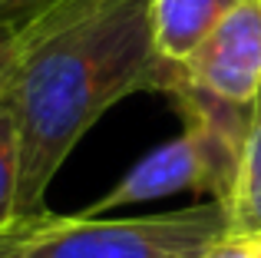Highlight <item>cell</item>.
Wrapping results in <instances>:
<instances>
[{
    "mask_svg": "<svg viewBox=\"0 0 261 258\" xmlns=\"http://www.w3.org/2000/svg\"><path fill=\"white\" fill-rule=\"evenodd\" d=\"M149 0H63L20 33L0 86L20 133L17 222L50 212L46 192L96 119L133 93H159Z\"/></svg>",
    "mask_w": 261,
    "mask_h": 258,
    "instance_id": "1",
    "label": "cell"
},
{
    "mask_svg": "<svg viewBox=\"0 0 261 258\" xmlns=\"http://www.w3.org/2000/svg\"><path fill=\"white\" fill-rule=\"evenodd\" d=\"M231 235L215 202L162 215H33L0 232V258H202Z\"/></svg>",
    "mask_w": 261,
    "mask_h": 258,
    "instance_id": "2",
    "label": "cell"
},
{
    "mask_svg": "<svg viewBox=\"0 0 261 258\" xmlns=\"http://www.w3.org/2000/svg\"><path fill=\"white\" fill-rule=\"evenodd\" d=\"M202 90L255 106L261 96V0H238L185 63Z\"/></svg>",
    "mask_w": 261,
    "mask_h": 258,
    "instance_id": "3",
    "label": "cell"
},
{
    "mask_svg": "<svg viewBox=\"0 0 261 258\" xmlns=\"http://www.w3.org/2000/svg\"><path fill=\"white\" fill-rule=\"evenodd\" d=\"M175 192H202L208 195V162L202 156L198 139L185 129L182 136L146 152L102 199H96L83 215H106L109 209L142 205L152 199H166Z\"/></svg>",
    "mask_w": 261,
    "mask_h": 258,
    "instance_id": "4",
    "label": "cell"
},
{
    "mask_svg": "<svg viewBox=\"0 0 261 258\" xmlns=\"http://www.w3.org/2000/svg\"><path fill=\"white\" fill-rule=\"evenodd\" d=\"M238 0H149L152 46L166 63L185 66Z\"/></svg>",
    "mask_w": 261,
    "mask_h": 258,
    "instance_id": "5",
    "label": "cell"
},
{
    "mask_svg": "<svg viewBox=\"0 0 261 258\" xmlns=\"http://www.w3.org/2000/svg\"><path fill=\"white\" fill-rule=\"evenodd\" d=\"M225 215H228L231 235L248 239V235L261 232V96L255 103L251 129H248V139H245L235 195H231V205Z\"/></svg>",
    "mask_w": 261,
    "mask_h": 258,
    "instance_id": "6",
    "label": "cell"
},
{
    "mask_svg": "<svg viewBox=\"0 0 261 258\" xmlns=\"http://www.w3.org/2000/svg\"><path fill=\"white\" fill-rule=\"evenodd\" d=\"M20 199V133L10 106L0 99V232L17 222Z\"/></svg>",
    "mask_w": 261,
    "mask_h": 258,
    "instance_id": "7",
    "label": "cell"
},
{
    "mask_svg": "<svg viewBox=\"0 0 261 258\" xmlns=\"http://www.w3.org/2000/svg\"><path fill=\"white\" fill-rule=\"evenodd\" d=\"M57 4H63V0H0V27L23 33L33 20L50 13Z\"/></svg>",
    "mask_w": 261,
    "mask_h": 258,
    "instance_id": "8",
    "label": "cell"
},
{
    "mask_svg": "<svg viewBox=\"0 0 261 258\" xmlns=\"http://www.w3.org/2000/svg\"><path fill=\"white\" fill-rule=\"evenodd\" d=\"M202 258H255V252H251L248 239H242V235H225V239H218L212 248H205Z\"/></svg>",
    "mask_w": 261,
    "mask_h": 258,
    "instance_id": "9",
    "label": "cell"
},
{
    "mask_svg": "<svg viewBox=\"0 0 261 258\" xmlns=\"http://www.w3.org/2000/svg\"><path fill=\"white\" fill-rule=\"evenodd\" d=\"M17 53H20V30L0 27V86H4V80H7V73H10Z\"/></svg>",
    "mask_w": 261,
    "mask_h": 258,
    "instance_id": "10",
    "label": "cell"
},
{
    "mask_svg": "<svg viewBox=\"0 0 261 258\" xmlns=\"http://www.w3.org/2000/svg\"><path fill=\"white\" fill-rule=\"evenodd\" d=\"M248 242H251V252H255V258H261V232L258 235H248Z\"/></svg>",
    "mask_w": 261,
    "mask_h": 258,
    "instance_id": "11",
    "label": "cell"
}]
</instances>
